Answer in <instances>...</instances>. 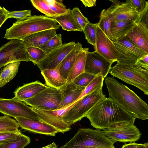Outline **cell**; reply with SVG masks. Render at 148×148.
I'll list each match as a JSON object with an SVG mask.
<instances>
[{
  "label": "cell",
  "instance_id": "obj_1",
  "mask_svg": "<svg viewBox=\"0 0 148 148\" xmlns=\"http://www.w3.org/2000/svg\"><path fill=\"white\" fill-rule=\"evenodd\" d=\"M85 117L89 119L93 127L99 130H104L117 123H134L136 119L134 114L106 97L93 106Z\"/></svg>",
  "mask_w": 148,
  "mask_h": 148
},
{
  "label": "cell",
  "instance_id": "obj_2",
  "mask_svg": "<svg viewBox=\"0 0 148 148\" xmlns=\"http://www.w3.org/2000/svg\"><path fill=\"white\" fill-rule=\"evenodd\" d=\"M109 98L142 120L148 119V104L134 91L114 77L106 76Z\"/></svg>",
  "mask_w": 148,
  "mask_h": 148
},
{
  "label": "cell",
  "instance_id": "obj_3",
  "mask_svg": "<svg viewBox=\"0 0 148 148\" xmlns=\"http://www.w3.org/2000/svg\"><path fill=\"white\" fill-rule=\"evenodd\" d=\"M60 26L53 18L46 16L31 15L17 20L6 29L4 38L8 40H22L37 32L51 29H58Z\"/></svg>",
  "mask_w": 148,
  "mask_h": 148
},
{
  "label": "cell",
  "instance_id": "obj_4",
  "mask_svg": "<svg viewBox=\"0 0 148 148\" xmlns=\"http://www.w3.org/2000/svg\"><path fill=\"white\" fill-rule=\"evenodd\" d=\"M114 143L100 130L81 128L60 148H116Z\"/></svg>",
  "mask_w": 148,
  "mask_h": 148
},
{
  "label": "cell",
  "instance_id": "obj_5",
  "mask_svg": "<svg viewBox=\"0 0 148 148\" xmlns=\"http://www.w3.org/2000/svg\"><path fill=\"white\" fill-rule=\"evenodd\" d=\"M109 73L125 82L137 87L148 95V70L136 64L129 65L117 63Z\"/></svg>",
  "mask_w": 148,
  "mask_h": 148
},
{
  "label": "cell",
  "instance_id": "obj_6",
  "mask_svg": "<svg viewBox=\"0 0 148 148\" xmlns=\"http://www.w3.org/2000/svg\"><path fill=\"white\" fill-rule=\"evenodd\" d=\"M102 88L97 89L77 100L63 116V120L71 125L85 117L93 106L106 97Z\"/></svg>",
  "mask_w": 148,
  "mask_h": 148
},
{
  "label": "cell",
  "instance_id": "obj_7",
  "mask_svg": "<svg viewBox=\"0 0 148 148\" xmlns=\"http://www.w3.org/2000/svg\"><path fill=\"white\" fill-rule=\"evenodd\" d=\"M62 100V93L59 89L49 87L23 102L37 109L51 110L59 109Z\"/></svg>",
  "mask_w": 148,
  "mask_h": 148
},
{
  "label": "cell",
  "instance_id": "obj_8",
  "mask_svg": "<svg viewBox=\"0 0 148 148\" xmlns=\"http://www.w3.org/2000/svg\"><path fill=\"white\" fill-rule=\"evenodd\" d=\"M102 131L106 136L115 143L135 142L139 139L141 135L139 130L134 123L130 122L112 124Z\"/></svg>",
  "mask_w": 148,
  "mask_h": 148
},
{
  "label": "cell",
  "instance_id": "obj_9",
  "mask_svg": "<svg viewBox=\"0 0 148 148\" xmlns=\"http://www.w3.org/2000/svg\"><path fill=\"white\" fill-rule=\"evenodd\" d=\"M110 39L117 51V63L136 64L139 59L148 54L136 47L125 37L118 40Z\"/></svg>",
  "mask_w": 148,
  "mask_h": 148
},
{
  "label": "cell",
  "instance_id": "obj_10",
  "mask_svg": "<svg viewBox=\"0 0 148 148\" xmlns=\"http://www.w3.org/2000/svg\"><path fill=\"white\" fill-rule=\"evenodd\" d=\"M0 112L14 118L21 117L39 121L32 108L15 96L10 99L0 98Z\"/></svg>",
  "mask_w": 148,
  "mask_h": 148
},
{
  "label": "cell",
  "instance_id": "obj_11",
  "mask_svg": "<svg viewBox=\"0 0 148 148\" xmlns=\"http://www.w3.org/2000/svg\"><path fill=\"white\" fill-rule=\"evenodd\" d=\"M18 61H30L22 40H12L0 47V68Z\"/></svg>",
  "mask_w": 148,
  "mask_h": 148
},
{
  "label": "cell",
  "instance_id": "obj_12",
  "mask_svg": "<svg viewBox=\"0 0 148 148\" xmlns=\"http://www.w3.org/2000/svg\"><path fill=\"white\" fill-rule=\"evenodd\" d=\"M77 101L66 107L55 110H42L32 108L36 113L39 121L53 127L58 132L64 134L71 128V125L65 122L62 117Z\"/></svg>",
  "mask_w": 148,
  "mask_h": 148
},
{
  "label": "cell",
  "instance_id": "obj_13",
  "mask_svg": "<svg viewBox=\"0 0 148 148\" xmlns=\"http://www.w3.org/2000/svg\"><path fill=\"white\" fill-rule=\"evenodd\" d=\"M112 63L96 51H88L86 55L84 71L105 78L109 73Z\"/></svg>",
  "mask_w": 148,
  "mask_h": 148
},
{
  "label": "cell",
  "instance_id": "obj_14",
  "mask_svg": "<svg viewBox=\"0 0 148 148\" xmlns=\"http://www.w3.org/2000/svg\"><path fill=\"white\" fill-rule=\"evenodd\" d=\"M76 43L72 41L61 46L46 54L36 65L41 71L56 68L66 56L73 49Z\"/></svg>",
  "mask_w": 148,
  "mask_h": 148
},
{
  "label": "cell",
  "instance_id": "obj_15",
  "mask_svg": "<svg viewBox=\"0 0 148 148\" xmlns=\"http://www.w3.org/2000/svg\"><path fill=\"white\" fill-rule=\"evenodd\" d=\"M110 1L113 3L106 10L111 22L130 20L136 22L139 14L127 1L124 3L118 1Z\"/></svg>",
  "mask_w": 148,
  "mask_h": 148
},
{
  "label": "cell",
  "instance_id": "obj_16",
  "mask_svg": "<svg viewBox=\"0 0 148 148\" xmlns=\"http://www.w3.org/2000/svg\"><path fill=\"white\" fill-rule=\"evenodd\" d=\"M96 33V44L94 47L95 51L112 63L116 62L117 51L110 39L98 25Z\"/></svg>",
  "mask_w": 148,
  "mask_h": 148
},
{
  "label": "cell",
  "instance_id": "obj_17",
  "mask_svg": "<svg viewBox=\"0 0 148 148\" xmlns=\"http://www.w3.org/2000/svg\"><path fill=\"white\" fill-rule=\"evenodd\" d=\"M15 118L22 129L31 133L51 136L58 133L53 127L41 121L21 117Z\"/></svg>",
  "mask_w": 148,
  "mask_h": 148
},
{
  "label": "cell",
  "instance_id": "obj_18",
  "mask_svg": "<svg viewBox=\"0 0 148 148\" xmlns=\"http://www.w3.org/2000/svg\"><path fill=\"white\" fill-rule=\"evenodd\" d=\"M125 37L148 54V29L145 25L140 22L135 23L134 26Z\"/></svg>",
  "mask_w": 148,
  "mask_h": 148
},
{
  "label": "cell",
  "instance_id": "obj_19",
  "mask_svg": "<svg viewBox=\"0 0 148 148\" xmlns=\"http://www.w3.org/2000/svg\"><path fill=\"white\" fill-rule=\"evenodd\" d=\"M85 88L76 85L72 81L66 82L60 87L59 89L62 93V100L59 109L77 101Z\"/></svg>",
  "mask_w": 148,
  "mask_h": 148
},
{
  "label": "cell",
  "instance_id": "obj_20",
  "mask_svg": "<svg viewBox=\"0 0 148 148\" xmlns=\"http://www.w3.org/2000/svg\"><path fill=\"white\" fill-rule=\"evenodd\" d=\"M48 87L45 84L36 81L18 87L14 93L15 97L23 101L34 97Z\"/></svg>",
  "mask_w": 148,
  "mask_h": 148
},
{
  "label": "cell",
  "instance_id": "obj_21",
  "mask_svg": "<svg viewBox=\"0 0 148 148\" xmlns=\"http://www.w3.org/2000/svg\"><path fill=\"white\" fill-rule=\"evenodd\" d=\"M55 29H51L39 32L28 36L22 40L24 47H38L44 44L57 34Z\"/></svg>",
  "mask_w": 148,
  "mask_h": 148
},
{
  "label": "cell",
  "instance_id": "obj_22",
  "mask_svg": "<svg viewBox=\"0 0 148 148\" xmlns=\"http://www.w3.org/2000/svg\"><path fill=\"white\" fill-rule=\"evenodd\" d=\"M82 44L79 42L76 43L73 49L56 67L58 69L61 76L66 80L75 61L77 54L82 48Z\"/></svg>",
  "mask_w": 148,
  "mask_h": 148
},
{
  "label": "cell",
  "instance_id": "obj_23",
  "mask_svg": "<svg viewBox=\"0 0 148 148\" xmlns=\"http://www.w3.org/2000/svg\"><path fill=\"white\" fill-rule=\"evenodd\" d=\"M135 22L130 20L112 21L110 39L118 40L125 37L134 26Z\"/></svg>",
  "mask_w": 148,
  "mask_h": 148
},
{
  "label": "cell",
  "instance_id": "obj_24",
  "mask_svg": "<svg viewBox=\"0 0 148 148\" xmlns=\"http://www.w3.org/2000/svg\"><path fill=\"white\" fill-rule=\"evenodd\" d=\"M41 73L49 87L59 89L66 83V80L61 76L56 68L44 70Z\"/></svg>",
  "mask_w": 148,
  "mask_h": 148
},
{
  "label": "cell",
  "instance_id": "obj_25",
  "mask_svg": "<svg viewBox=\"0 0 148 148\" xmlns=\"http://www.w3.org/2000/svg\"><path fill=\"white\" fill-rule=\"evenodd\" d=\"M88 48H82L77 54L75 61L69 74L66 82L72 80L80 74L85 72V66Z\"/></svg>",
  "mask_w": 148,
  "mask_h": 148
},
{
  "label": "cell",
  "instance_id": "obj_26",
  "mask_svg": "<svg viewBox=\"0 0 148 148\" xmlns=\"http://www.w3.org/2000/svg\"><path fill=\"white\" fill-rule=\"evenodd\" d=\"M67 12L62 14L58 15L54 18L62 29L67 31H74L82 32L81 27L78 24L73 16L70 8Z\"/></svg>",
  "mask_w": 148,
  "mask_h": 148
},
{
  "label": "cell",
  "instance_id": "obj_27",
  "mask_svg": "<svg viewBox=\"0 0 148 148\" xmlns=\"http://www.w3.org/2000/svg\"><path fill=\"white\" fill-rule=\"evenodd\" d=\"M21 61L10 63L5 66L0 73V88L12 79L17 73Z\"/></svg>",
  "mask_w": 148,
  "mask_h": 148
},
{
  "label": "cell",
  "instance_id": "obj_28",
  "mask_svg": "<svg viewBox=\"0 0 148 148\" xmlns=\"http://www.w3.org/2000/svg\"><path fill=\"white\" fill-rule=\"evenodd\" d=\"M17 121L8 116H0V132H19Z\"/></svg>",
  "mask_w": 148,
  "mask_h": 148
},
{
  "label": "cell",
  "instance_id": "obj_29",
  "mask_svg": "<svg viewBox=\"0 0 148 148\" xmlns=\"http://www.w3.org/2000/svg\"><path fill=\"white\" fill-rule=\"evenodd\" d=\"M30 142V138L22 133L9 142L0 145L1 148H24Z\"/></svg>",
  "mask_w": 148,
  "mask_h": 148
},
{
  "label": "cell",
  "instance_id": "obj_30",
  "mask_svg": "<svg viewBox=\"0 0 148 148\" xmlns=\"http://www.w3.org/2000/svg\"><path fill=\"white\" fill-rule=\"evenodd\" d=\"M62 44V35L57 34L47 42L38 47L41 49L46 54L58 48Z\"/></svg>",
  "mask_w": 148,
  "mask_h": 148
},
{
  "label": "cell",
  "instance_id": "obj_31",
  "mask_svg": "<svg viewBox=\"0 0 148 148\" xmlns=\"http://www.w3.org/2000/svg\"><path fill=\"white\" fill-rule=\"evenodd\" d=\"M104 79L105 78L101 76H97L86 87L77 100L84 96L91 93L97 89L102 88Z\"/></svg>",
  "mask_w": 148,
  "mask_h": 148
},
{
  "label": "cell",
  "instance_id": "obj_32",
  "mask_svg": "<svg viewBox=\"0 0 148 148\" xmlns=\"http://www.w3.org/2000/svg\"><path fill=\"white\" fill-rule=\"evenodd\" d=\"M33 6L48 17L54 18L58 15L49 7L45 0H31Z\"/></svg>",
  "mask_w": 148,
  "mask_h": 148
},
{
  "label": "cell",
  "instance_id": "obj_33",
  "mask_svg": "<svg viewBox=\"0 0 148 148\" xmlns=\"http://www.w3.org/2000/svg\"><path fill=\"white\" fill-rule=\"evenodd\" d=\"M97 25V23H92L89 22L86 25L82 30L87 42L94 47L95 46L96 44V30Z\"/></svg>",
  "mask_w": 148,
  "mask_h": 148
},
{
  "label": "cell",
  "instance_id": "obj_34",
  "mask_svg": "<svg viewBox=\"0 0 148 148\" xmlns=\"http://www.w3.org/2000/svg\"><path fill=\"white\" fill-rule=\"evenodd\" d=\"M111 22L106 9H103L100 13L98 26L109 38L110 35V28Z\"/></svg>",
  "mask_w": 148,
  "mask_h": 148
},
{
  "label": "cell",
  "instance_id": "obj_35",
  "mask_svg": "<svg viewBox=\"0 0 148 148\" xmlns=\"http://www.w3.org/2000/svg\"><path fill=\"white\" fill-rule=\"evenodd\" d=\"M30 61L36 64L46 55L44 52L38 47H29L26 48Z\"/></svg>",
  "mask_w": 148,
  "mask_h": 148
},
{
  "label": "cell",
  "instance_id": "obj_36",
  "mask_svg": "<svg viewBox=\"0 0 148 148\" xmlns=\"http://www.w3.org/2000/svg\"><path fill=\"white\" fill-rule=\"evenodd\" d=\"M96 76L84 72L76 77L72 81L77 86L86 88Z\"/></svg>",
  "mask_w": 148,
  "mask_h": 148
},
{
  "label": "cell",
  "instance_id": "obj_37",
  "mask_svg": "<svg viewBox=\"0 0 148 148\" xmlns=\"http://www.w3.org/2000/svg\"><path fill=\"white\" fill-rule=\"evenodd\" d=\"M49 8L58 15L64 14L67 9L61 0H45Z\"/></svg>",
  "mask_w": 148,
  "mask_h": 148
},
{
  "label": "cell",
  "instance_id": "obj_38",
  "mask_svg": "<svg viewBox=\"0 0 148 148\" xmlns=\"http://www.w3.org/2000/svg\"><path fill=\"white\" fill-rule=\"evenodd\" d=\"M71 10L75 20L83 30L90 22L87 18L83 15L78 8H74Z\"/></svg>",
  "mask_w": 148,
  "mask_h": 148
},
{
  "label": "cell",
  "instance_id": "obj_39",
  "mask_svg": "<svg viewBox=\"0 0 148 148\" xmlns=\"http://www.w3.org/2000/svg\"><path fill=\"white\" fill-rule=\"evenodd\" d=\"M127 1L134 8L139 15L148 8V1L144 0H127Z\"/></svg>",
  "mask_w": 148,
  "mask_h": 148
},
{
  "label": "cell",
  "instance_id": "obj_40",
  "mask_svg": "<svg viewBox=\"0 0 148 148\" xmlns=\"http://www.w3.org/2000/svg\"><path fill=\"white\" fill-rule=\"evenodd\" d=\"M31 15V10H29L20 11H7L8 18H14L16 20L25 18Z\"/></svg>",
  "mask_w": 148,
  "mask_h": 148
},
{
  "label": "cell",
  "instance_id": "obj_41",
  "mask_svg": "<svg viewBox=\"0 0 148 148\" xmlns=\"http://www.w3.org/2000/svg\"><path fill=\"white\" fill-rule=\"evenodd\" d=\"M21 133L20 131L17 132H0V145L9 142Z\"/></svg>",
  "mask_w": 148,
  "mask_h": 148
},
{
  "label": "cell",
  "instance_id": "obj_42",
  "mask_svg": "<svg viewBox=\"0 0 148 148\" xmlns=\"http://www.w3.org/2000/svg\"><path fill=\"white\" fill-rule=\"evenodd\" d=\"M122 148H148V143L144 144L130 143H125L122 146Z\"/></svg>",
  "mask_w": 148,
  "mask_h": 148
},
{
  "label": "cell",
  "instance_id": "obj_43",
  "mask_svg": "<svg viewBox=\"0 0 148 148\" xmlns=\"http://www.w3.org/2000/svg\"><path fill=\"white\" fill-rule=\"evenodd\" d=\"M148 8H147L143 13L139 15L138 18L136 22L142 23L148 27Z\"/></svg>",
  "mask_w": 148,
  "mask_h": 148
},
{
  "label": "cell",
  "instance_id": "obj_44",
  "mask_svg": "<svg viewBox=\"0 0 148 148\" xmlns=\"http://www.w3.org/2000/svg\"><path fill=\"white\" fill-rule=\"evenodd\" d=\"M7 11L4 7L0 8V28L5 21L8 19Z\"/></svg>",
  "mask_w": 148,
  "mask_h": 148
},
{
  "label": "cell",
  "instance_id": "obj_45",
  "mask_svg": "<svg viewBox=\"0 0 148 148\" xmlns=\"http://www.w3.org/2000/svg\"><path fill=\"white\" fill-rule=\"evenodd\" d=\"M85 7H92L96 5V0H81Z\"/></svg>",
  "mask_w": 148,
  "mask_h": 148
},
{
  "label": "cell",
  "instance_id": "obj_46",
  "mask_svg": "<svg viewBox=\"0 0 148 148\" xmlns=\"http://www.w3.org/2000/svg\"><path fill=\"white\" fill-rule=\"evenodd\" d=\"M40 148H58L55 143L53 142L44 147Z\"/></svg>",
  "mask_w": 148,
  "mask_h": 148
},
{
  "label": "cell",
  "instance_id": "obj_47",
  "mask_svg": "<svg viewBox=\"0 0 148 148\" xmlns=\"http://www.w3.org/2000/svg\"><path fill=\"white\" fill-rule=\"evenodd\" d=\"M1 8V6H0V8Z\"/></svg>",
  "mask_w": 148,
  "mask_h": 148
},
{
  "label": "cell",
  "instance_id": "obj_48",
  "mask_svg": "<svg viewBox=\"0 0 148 148\" xmlns=\"http://www.w3.org/2000/svg\"><path fill=\"white\" fill-rule=\"evenodd\" d=\"M0 148H1V147H0Z\"/></svg>",
  "mask_w": 148,
  "mask_h": 148
}]
</instances>
